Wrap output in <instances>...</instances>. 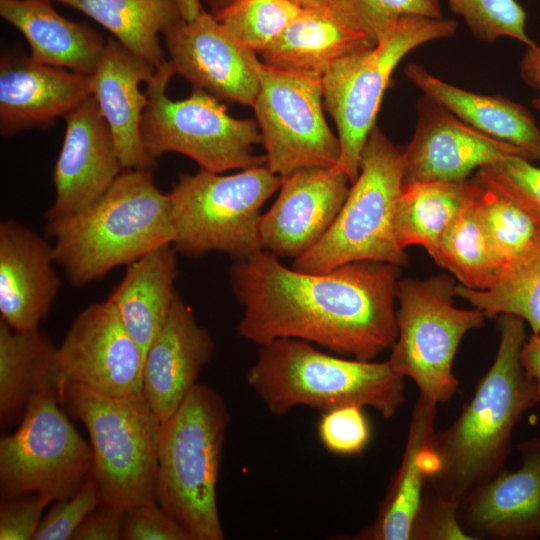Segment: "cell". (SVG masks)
I'll use <instances>...</instances> for the list:
<instances>
[{
    "label": "cell",
    "mask_w": 540,
    "mask_h": 540,
    "mask_svg": "<svg viewBox=\"0 0 540 540\" xmlns=\"http://www.w3.org/2000/svg\"><path fill=\"white\" fill-rule=\"evenodd\" d=\"M124 510L99 504L74 533L73 540H119Z\"/></svg>",
    "instance_id": "44"
},
{
    "label": "cell",
    "mask_w": 540,
    "mask_h": 540,
    "mask_svg": "<svg viewBox=\"0 0 540 540\" xmlns=\"http://www.w3.org/2000/svg\"><path fill=\"white\" fill-rule=\"evenodd\" d=\"M145 354L106 299L83 309L58 347L59 381L109 396L142 392Z\"/></svg>",
    "instance_id": "14"
},
{
    "label": "cell",
    "mask_w": 540,
    "mask_h": 540,
    "mask_svg": "<svg viewBox=\"0 0 540 540\" xmlns=\"http://www.w3.org/2000/svg\"><path fill=\"white\" fill-rule=\"evenodd\" d=\"M302 8L291 0H234L212 15L240 45L262 54Z\"/></svg>",
    "instance_id": "35"
},
{
    "label": "cell",
    "mask_w": 540,
    "mask_h": 540,
    "mask_svg": "<svg viewBox=\"0 0 540 540\" xmlns=\"http://www.w3.org/2000/svg\"><path fill=\"white\" fill-rule=\"evenodd\" d=\"M404 379L388 361L337 357L295 338L261 345L246 375L249 387L274 415L298 406L321 413L359 406L384 418L393 417L405 402Z\"/></svg>",
    "instance_id": "4"
},
{
    "label": "cell",
    "mask_w": 540,
    "mask_h": 540,
    "mask_svg": "<svg viewBox=\"0 0 540 540\" xmlns=\"http://www.w3.org/2000/svg\"><path fill=\"white\" fill-rule=\"evenodd\" d=\"M474 178L475 205L501 272L540 249V228L511 199Z\"/></svg>",
    "instance_id": "34"
},
{
    "label": "cell",
    "mask_w": 540,
    "mask_h": 540,
    "mask_svg": "<svg viewBox=\"0 0 540 540\" xmlns=\"http://www.w3.org/2000/svg\"><path fill=\"white\" fill-rule=\"evenodd\" d=\"M330 5L375 44L380 35L400 18H443L439 0H330Z\"/></svg>",
    "instance_id": "37"
},
{
    "label": "cell",
    "mask_w": 540,
    "mask_h": 540,
    "mask_svg": "<svg viewBox=\"0 0 540 540\" xmlns=\"http://www.w3.org/2000/svg\"><path fill=\"white\" fill-rule=\"evenodd\" d=\"M456 295L486 318L516 316L540 335V249L504 268L489 288L475 290L457 284Z\"/></svg>",
    "instance_id": "33"
},
{
    "label": "cell",
    "mask_w": 540,
    "mask_h": 540,
    "mask_svg": "<svg viewBox=\"0 0 540 540\" xmlns=\"http://www.w3.org/2000/svg\"><path fill=\"white\" fill-rule=\"evenodd\" d=\"M174 75L167 60L146 83L141 137L152 159L176 152L214 173L266 164L265 156L254 153L262 143L257 121L232 117L219 98L202 89L194 88L185 99L169 98L166 90Z\"/></svg>",
    "instance_id": "9"
},
{
    "label": "cell",
    "mask_w": 540,
    "mask_h": 540,
    "mask_svg": "<svg viewBox=\"0 0 540 540\" xmlns=\"http://www.w3.org/2000/svg\"><path fill=\"white\" fill-rule=\"evenodd\" d=\"M474 176L462 181H430L403 185L394 214L398 245L424 247L431 256L441 237L473 200Z\"/></svg>",
    "instance_id": "30"
},
{
    "label": "cell",
    "mask_w": 540,
    "mask_h": 540,
    "mask_svg": "<svg viewBox=\"0 0 540 540\" xmlns=\"http://www.w3.org/2000/svg\"><path fill=\"white\" fill-rule=\"evenodd\" d=\"M403 187V152L375 126L363 147L358 177L325 235L294 259V269L322 273L357 261L406 265L394 214Z\"/></svg>",
    "instance_id": "7"
},
{
    "label": "cell",
    "mask_w": 540,
    "mask_h": 540,
    "mask_svg": "<svg viewBox=\"0 0 540 540\" xmlns=\"http://www.w3.org/2000/svg\"><path fill=\"white\" fill-rule=\"evenodd\" d=\"M123 540H193L189 532L156 500L124 510Z\"/></svg>",
    "instance_id": "41"
},
{
    "label": "cell",
    "mask_w": 540,
    "mask_h": 540,
    "mask_svg": "<svg viewBox=\"0 0 540 540\" xmlns=\"http://www.w3.org/2000/svg\"><path fill=\"white\" fill-rule=\"evenodd\" d=\"M437 403L419 395L413 408L404 454L371 525L354 540H411L428 479L436 469L432 448Z\"/></svg>",
    "instance_id": "24"
},
{
    "label": "cell",
    "mask_w": 540,
    "mask_h": 540,
    "mask_svg": "<svg viewBox=\"0 0 540 540\" xmlns=\"http://www.w3.org/2000/svg\"><path fill=\"white\" fill-rule=\"evenodd\" d=\"M0 15L15 27L39 63L92 75L106 42L90 27L67 19L45 0H0Z\"/></svg>",
    "instance_id": "27"
},
{
    "label": "cell",
    "mask_w": 540,
    "mask_h": 540,
    "mask_svg": "<svg viewBox=\"0 0 540 540\" xmlns=\"http://www.w3.org/2000/svg\"><path fill=\"white\" fill-rule=\"evenodd\" d=\"M452 19L406 16L380 35L373 47L336 62L322 77L323 104L334 119L340 144L338 165L353 183L366 140L375 127L386 88L401 60L428 42L452 37Z\"/></svg>",
    "instance_id": "10"
},
{
    "label": "cell",
    "mask_w": 540,
    "mask_h": 540,
    "mask_svg": "<svg viewBox=\"0 0 540 540\" xmlns=\"http://www.w3.org/2000/svg\"><path fill=\"white\" fill-rule=\"evenodd\" d=\"M457 509L424 495L411 539L471 540L459 523Z\"/></svg>",
    "instance_id": "43"
},
{
    "label": "cell",
    "mask_w": 540,
    "mask_h": 540,
    "mask_svg": "<svg viewBox=\"0 0 540 540\" xmlns=\"http://www.w3.org/2000/svg\"><path fill=\"white\" fill-rule=\"evenodd\" d=\"M91 96V75L3 56L0 61V131L11 136L65 118Z\"/></svg>",
    "instance_id": "22"
},
{
    "label": "cell",
    "mask_w": 540,
    "mask_h": 540,
    "mask_svg": "<svg viewBox=\"0 0 540 540\" xmlns=\"http://www.w3.org/2000/svg\"><path fill=\"white\" fill-rule=\"evenodd\" d=\"M53 246L14 219L0 223V320L33 330L49 314L61 288Z\"/></svg>",
    "instance_id": "20"
},
{
    "label": "cell",
    "mask_w": 540,
    "mask_h": 540,
    "mask_svg": "<svg viewBox=\"0 0 540 540\" xmlns=\"http://www.w3.org/2000/svg\"><path fill=\"white\" fill-rule=\"evenodd\" d=\"M100 504L96 483L89 478L72 496L57 500L42 519L33 540H69Z\"/></svg>",
    "instance_id": "40"
},
{
    "label": "cell",
    "mask_w": 540,
    "mask_h": 540,
    "mask_svg": "<svg viewBox=\"0 0 540 540\" xmlns=\"http://www.w3.org/2000/svg\"><path fill=\"white\" fill-rule=\"evenodd\" d=\"M58 347L39 329L16 330L0 320V419L23 416L34 394L58 385Z\"/></svg>",
    "instance_id": "29"
},
{
    "label": "cell",
    "mask_w": 540,
    "mask_h": 540,
    "mask_svg": "<svg viewBox=\"0 0 540 540\" xmlns=\"http://www.w3.org/2000/svg\"><path fill=\"white\" fill-rule=\"evenodd\" d=\"M374 45L328 4L302 8L260 55L265 64L322 79L345 56Z\"/></svg>",
    "instance_id": "25"
},
{
    "label": "cell",
    "mask_w": 540,
    "mask_h": 540,
    "mask_svg": "<svg viewBox=\"0 0 540 540\" xmlns=\"http://www.w3.org/2000/svg\"><path fill=\"white\" fill-rule=\"evenodd\" d=\"M409 81L478 131L511 144L532 161H540V127L524 105L500 95H483L445 82L423 66L404 69Z\"/></svg>",
    "instance_id": "26"
},
{
    "label": "cell",
    "mask_w": 540,
    "mask_h": 540,
    "mask_svg": "<svg viewBox=\"0 0 540 540\" xmlns=\"http://www.w3.org/2000/svg\"><path fill=\"white\" fill-rule=\"evenodd\" d=\"M156 68L109 38L91 75V96L107 123L124 169H149L156 165L145 151L141 124L148 103L140 89Z\"/></svg>",
    "instance_id": "23"
},
{
    "label": "cell",
    "mask_w": 540,
    "mask_h": 540,
    "mask_svg": "<svg viewBox=\"0 0 540 540\" xmlns=\"http://www.w3.org/2000/svg\"><path fill=\"white\" fill-rule=\"evenodd\" d=\"M213 352L209 332L177 293L166 322L144 358L142 392L162 423L197 383Z\"/></svg>",
    "instance_id": "21"
},
{
    "label": "cell",
    "mask_w": 540,
    "mask_h": 540,
    "mask_svg": "<svg viewBox=\"0 0 540 540\" xmlns=\"http://www.w3.org/2000/svg\"><path fill=\"white\" fill-rule=\"evenodd\" d=\"M229 275L243 307L238 332L260 346L295 338L370 361L397 339V265L357 261L311 273L262 250L236 259Z\"/></svg>",
    "instance_id": "1"
},
{
    "label": "cell",
    "mask_w": 540,
    "mask_h": 540,
    "mask_svg": "<svg viewBox=\"0 0 540 540\" xmlns=\"http://www.w3.org/2000/svg\"><path fill=\"white\" fill-rule=\"evenodd\" d=\"M230 416L221 395L196 383L162 425L155 500L193 540H223L217 481Z\"/></svg>",
    "instance_id": "5"
},
{
    "label": "cell",
    "mask_w": 540,
    "mask_h": 540,
    "mask_svg": "<svg viewBox=\"0 0 540 540\" xmlns=\"http://www.w3.org/2000/svg\"><path fill=\"white\" fill-rule=\"evenodd\" d=\"M176 253L168 244L129 263L107 297L144 354L166 322L178 293Z\"/></svg>",
    "instance_id": "28"
},
{
    "label": "cell",
    "mask_w": 540,
    "mask_h": 540,
    "mask_svg": "<svg viewBox=\"0 0 540 540\" xmlns=\"http://www.w3.org/2000/svg\"><path fill=\"white\" fill-rule=\"evenodd\" d=\"M521 362L526 373L540 383V335L527 337L521 350Z\"/></svg>",
    "instance_id": "46"
},
{
    "label": "cell",
    "mask_w": 540,
    "mask_h": 540,
    "mask_svg": "<svg viewBox=\"0 0 540 540\" xmlns=\"http://www.w3.org/2000/svg\"><path fill=\"white\" fill-rule=\"evenodd\" d=\"M53 502L38 493L2 497L0 540H33L45 507Z\"/></svg>",
    "instance_id": "42"
},
{
    "label": "cell",
    "mask_w": 540,
    "mask_h": 540,
    "mask_svg": "<svg viewBox=\"0 0 540 540\" xmlns=\"http://www.w3.org/2000/svg\"><path fill=\"white\" fill-rule=\"evenodd\" d=\"M350 183L339 165L305 168L282 178L277 199L260 218L262 249L294 259L310 250L336 219Z\"/></svg>",
    "instance_id": "17"
},
{
    "label": "cell",
    "mask_w": 540,
    "mask_h": 540,
    "mask_svg": "<svg viewBox=\"0 0 540 540\" xmlns=\"http://www.w3.org/2000/svg\"><path fill=\"white\" fill-rule=\"evenodd\" d=\"M58 385L29 400L18 429L0 440L1 497H72L90 478L93 455L58 403Z\"/></svg>",
    "instance_id": "12"
},
{
    "label": "cell",
    "mask_w": 540,
    "mask_h": 540,
    "mask_svg": "<svg viewBox=\"0 0 540 540\" xmlns=\"http://www.w3.org/2000/svg\"><path fill=\"white\" fill-rule=\"evenodd\" d=\"M65 135L52 179L46 220L79 212L100 198L124 170L111 131L90 96L65 116Z\"/></svg>",
    "instance_id": "18"
},
{
    "label": "cell",
    "mask_w": 540,
    "mask_h": 540,
    "mask_svg": "<svg viewBox=\"0 0 540 540\" xmlns=\"http://www.w3.org/2000/svg\"><path fill=\"white\" fill-rule=\"evenodd\" d=\"M253 109L266 151V165L284 178L312 167L338 165L340 144L323 112L322 79L260 61Z\"/></svg>",
    "instance_id": "13"
},
{
    "label": "cell",
    "mask_w": 540,
    "mask_h": 540,
    "mask_svg": "<svg viewBox=\"0 0 540 540\" xmlns=\"http://www.w3.org/2000/svg\"><path fill=\"white\" fill-rule=\"evenodd\" d=\"M184 20H192L204 9L201 0H173Z\"/></svg>",
    "instance_id": "48"
},
{
    "label": "cell",
    "mask_w": 540,
    "mask_h": 540,
    "mask_svg": "<svg viewBox=\"0 0 540 540\" xmlns=\"http://www.w3.org/2000/svg\"><path fill=\"white\" fill-rule=\"evenodd\" d=\"M498 326L500 341L491 367L456 420L433 438L436 469L424 495L456 508L505 468L515 426L540 403V383L521 362L524 320L504 314Z\"/></svg>",
    "instance_id": "2"
},
{
    "label": "cell",
    "mask_w": 540,
    "mask_h": 540,
    "mask_svg": "<svg viewBox=\"0 0 540 540\" xmlns=\"http://www.w3.org/2000/svg\"><path fill=\"white\" fill-rule=\"evenodd\" d=\"M60 403L87 429L93 455L90 478L100 504L123 510L155 500L160 418L143 392L109 396L58 382Z\"/></svg>",
    "instance_id": "6"
},
{
    "label": "cell",
    "mask_w": 540,
    "mask_h": 540,
    "mask_svg": "<svg viewBox=\"0 0 540 540\" xmlns=\"http://www.w3.org/2000/svg\"><path fill=\"white\" fill-rule=\"evenodd\" d=\"M453 13L461 16L472 34L488 43L500 38L524 45L536 43L526 32V13L517 0H446Z\"/></svg>",
    "instance_id": "36"
},
{
    "label": "cell",
    "mask_w": 540,
    "mask_h": 540,
    "mask_svg": "<svg viewBox=\"0 0 540 540\" xmlns=\"http://www.w3.org/2000/svg\"><path fill=\"white\" fill-rule=\"evenodd\" d=\"M417 115L413 136L402 150L403 185L462 181L504 157L528 159L517 147L478 131L426 95L418 102Z\"/></svg>",
    "instance_id": "16"
},
{
    "label": "cell",
    "mask_w": 540,
    "mask_h": 540,
    "mask_svg": "<svg viewBox=\"0 0 540 540\" xmlns=\"http://www.w3.org/2000/svg\"><path fill=\"white\" fill-rule=\"evenodd\" d=\"M518 449L517 470L502 469L458 506L459 523L471 540L540 539V437Z\"/></svg>",
    "instance_id": "19"
},
{
    "label": "cell",
    "mask_w": 540,
    "mask_h": 540,
    "mask_svg": "<svg viewBox=\"0 0 540 540\" xmlns=\"http://www.w3.org/2000/svg\"><path fill=\"white\" fill-rule=\"evenodd\" d=\"M87 15L155 68L167 60L159 36L181 19L173 0H55Z\"/></svg>",
    "instance_id": "31"
},
{
    "label": "cell",
    "mask_w": 540,
    "mask_h": 540,
    "mask_svg": "<svg viewBox=\"0 0 540 540\" xmlns=\"http://www.w3.org/2000/svg\"><path fill=\"white\" fill-rule=\"evenodd\" d=\"M322 445L338 455L361 453L371 438V427L359 406H343L322 413L317 427Z\"/></svg>",
    "instance_id": "39"
},
{
    "label": "cell",
    "mask_w": 540,
    "mask_h": 540,
    "mask_svg": "<svg viewBox=\"0 0 540 540\" xmlns=\"http://www.w3.org/2000/svg\"><path fill=\"white\" fill-rule=\"evenodd\" d=\"M45 1H55V0H45Z\"/></svg>",
    "instance_id": "49"
},
{
    "label": "cell",
    "mask_w": 540,
    "mask_h": 540,
    "mask_svg": "<svg viewBox=\"0 0 540 540\" xmlns=\"http://www.w3.org/2000/svg\"><path fill=\"white\" fill-rule=\"evenodd\" d=\"M519 72L524 83L536 91L532 106L540 112V46H527L519 62Z\"/></svg>",
    "instance_id": "45"
},
{
    "label": "cell",
    "mask_w": 540,
    "mask_h": 540,
    "mask_svg": "<svg viewBox=\"0 0 540 540\" xmlns=\"http://www.w3.org/2000/svg\"><path fill=\"white\" fill-rule=\"evenodd\" d=\"M163 35L175 74L217 98L253 106L260 86V60L210 12L203 10L192 20L181 18Z\"/></svg>",
    "instance_id": "15"
},
{
    "label": "cell",
    "mask_w": 540,
    "mask_h": 540,
    "mask_svg": "<svg viewBox=\"0 0 540 540\" xmlns=\"http://www.w3.org/2000/svg\"><path fill=\"white\" fill-rule=\"evenodd\" d=\"M266 164L221 175L200 169L183 174L168 193L177 253L223 252L235 260L262 251L260 209L281 186Z\"/></svg>",
    "instance_id": "8"
},
{
    "label": "cell",
    "mask_w": 540,
    "mask_h": 540,
    "mask_svg": "<svg viewBox=\"0 0 540 540\" xmlns=\"http://www.w3.org/2000/svg\"><path fill=\"white\" fill-rule=\"evenodd\" d=\"M475 195L443 234L431 257L461 285L484 290L496 280L500 265L478 214Z\"/></svg>",
    "instance_id": "32"
},
{
    "label": "cell",
    "mask_w": 540,
    "mask_h": 540,
    "mask_svg": "<svg viewBox=\"0 0 540 540\" xmlns=\"http://www.w3.org/2000/svg\"><path fill=\"white\" fill-rule=\"evenodd\" d=\"M455 277L446 274L398 282L397 339L387 360L394 371L411 378L420 395L439 403L448 402L459 382L453 362L466 333L484 325L478 309L453 304Z\"/></svg>",
    "instance_id": "11"
},
{
    "label": "cell",
    "mask_w": 540,
    "mask_h": 540,
    "mask_svg": "<svg viewBox=\"0 0 540 540\" xmlns=\"http://www.w3.org/2000/svg\"><path fill=\"white\" fill-rule=\"evenodd\" d=\"M55 261L74 287H84L174 240L168 193L149 169H124L87 208L46 220Z\"/></svg>",
    "instance_id": "3"
},
{
    "label": "cell",
    "mask_w": 540,
    "mask_h": 540,
    "mask_svg": "<svg viewBox=\"0 0 540 540\" xmlns=\"http://www.w3.org/2000/svg\"><path fill=\"white\" fill-rule=\"evenodd\" d=\"M201 1L205 2L211 14H216L217 12L222 10L224 7L229 5L234 0H201ZM291 1H293L294 3L298 4L299 6L303 8L318 7V6L330 4V0H291Z\"/></svg>",
    "instance_id": "47"
},
{
    "label": "cell",
    "mask_w": 540,
    "mask_h": 540,
    "mask_svg": "<svg viewBox=\"0 0 540 540\" xmlns=\"http://www.w3.org/2000/svg\"><path fill=\"white\" fill-rule=\"evenodd\" d=\"M475 176L511 199L540 228V167L514 155L478 169Z\"/></svg>",
    "instance_id": "38"
}]
</instances>
